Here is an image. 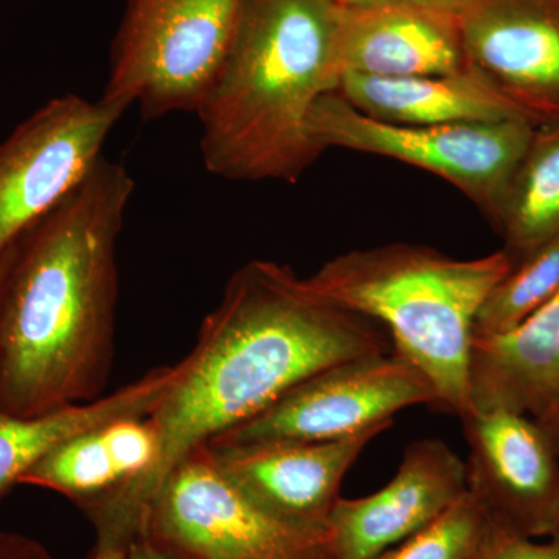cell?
Returning <instances> with one entry per match:
<instances>
[{
    "instance_id": "28",
    "label": "cell",
    "mask_w": 559,
    "mask_h": 559,
    "mask_svg": "<svg viewBox=\"0 0 559 559\" xmlns=\"http://www.w3.org/2000/svg\"><path fill=\"white\" fill-rule=\"evenodd\" d=\"M14 246H11L2 257H0V296H2L3 283L9 274L11 260H13Z\"/></svg>"
},
{
    "instance_id": "23",
    "label": "cell",
    "mask_w": 559,
    "mask_h": 559,
    "mask_svg": "<svg viewBox=\"0 0 559 559\" xmlns=\"http://www.w3.org/2000/svg\"><path fill=\"white\" fill-rule=\"evenodd\" d=\"M0 559H58L38 540L0 530Z\"/></svg>"
},
{
    "instance_id": "22",
    "label": "cell",
    "mask_w": 559,
    "mask_h": 559,
    "mask_svg": "<svg viewBox=\"0 0 559 559\" xmlns=\"http://www.w3.org/2000/svg\"><path fill=\"white\" fill-rule=\"evenodd\" d=\"M473 559H559V527L540 543L489 518L487 532Z\"/></svg>"
},
{
    "instance_id": "3",
    "label": "cell",
    "mask_w": 559,
    "mask_h": 559,
    "mask_svg": "<svg viewBox=\"0 0 559 559\" xmlns=\"http://www.w3.org/2000/svg\"><path fill=\"white\" fill-rule=\"evenodd\" d=\"M340 10L336 0H245L197 112L209 173L294 183L322 156L311 114L340 90Z\"/></svg>"
},
{
    "instance_id": "5",
    "label": "cell",
    "mask_w": 559,
    "mask_h": 559,
    "mask_svg": "<svg viewBox=\"0 0 559 559\" xmlns=\"http://www.w3.org/2000/svg\"><path fill=\"white\" fill-rule=\"evenodd\" d=\"M245 0H124L100 98L143 119L198 112L226 60Z\"/></svg>"
},
{
    "instance_id": "26",
    "label": "cell",
    "mask_w": 559,
    "mask_h": 559,
    "mask_svg": "<svg viewBox=\"0 0 559 559\" xmlns=\"http://www.w3.org/2000/svg\"><path fill=\"white\" fill-rule=\"evenodd\" d=\"M535 419L539 423L546 436L549 437L555 451H557L559 455V396L558 400L551 404L549 409Z\"/></svg>"
},
{
    "instance_id": "8",
    "label": "cell",
    "mask_w": 559,
    "mask_h": 559,
    "mask_svg": "<svg viewBox=\"0 0 559 559\" xmlns=\"http://www.w3.org/2000/svg\"><path fill=\"white\" fill-rule=\"evenodd\" d=\"M437 407V393L418 367L395 349L334 364L300 381L255 417L209 447L320 443L358 436L412 406Z\"/></svg>"
},
{
    "instance_id": "2",
    "label": "cell",
    "mask_w": 559,
    "mask_h": 559,
    "mask_svg": "<svg viewBox=\"0 0 559 559\" xmlns=\"http://www.w3.org/2000/svg\"><path fill=\"white\" fill-rule=\"evenodd\" d=\"M135 183L102 157L14 245L0 296V409L20 417L102 399L112 373L117 245Z\"/></svg>"
},
{
    "instance_id": "1",
    "label": "cell",
    "mask_w": 559,
    "mask_h": 559,
    "mask_svg": "<svg viewBox=\"0 0 559 559\" xmlns=\"http://www.w3.org/2000/svg\"><path fill=\"white\" fill-rule=\"evenodd\" d=\"M393 352L377 320L316 296L286 264L252 260L234 272L218 307L148 419L159 441L148 473L83 507L98 538L130 544L170 471L323 369Z\"/></svg>"
},
{
    "instance_id": "6",
    "label": "cell",
    "mask_w": 559,
    "mask_h": 559,
    "mask_svg": "<svg viewBox=\"0 0 559 559\" xmlns=\"http://www.w3.org/2000/svg\"><path fill=\"white\" fill-rule=\"evenodd\" d=\"M139 536L178 559H336L330 532L293 527L261 510L224 476L207 444L165 477Z\"/></svg>"
},
{
    "instance_id": "11",
    "label": "cell",
    "mask_w": 559,
    "mask_h": 559,
    "mask_svg": "<svg viewBox=\"0 0 559 559\" xmlns=\"http://www.w3.org/2000/svg\"><path fill=\"white\" fill-rule=\"evenodd\" d=\"M466 60L535 128L559 127V0H469Z\"/></svg>"
},
{
    "instance_id": "12",
    "label": "cell",
    "mask_w": 559,
    "mask_h": 559,
    "mask_svg": "<svg viewBox=\"0 0 559 559\" xmlns=\"http://www.w3.org/2000/svg\"><path fill=\"white\" fill-rule=\"evenodd\" d=\"M390 426L320 443L207 447L224 476L261 510L293 527L329 532L342 480Z\"/></svg>"
},
{
    "instance_id": "29",
    "label": "cell",
    "mask_w": 559,
    "mask_h": 559,
    "mask_svg": "<svg viewBox=\"0 0 559 559\" xmlns=\"http://www.w3.org/2000/svg\"><path fill=\"white\" fill-rule=\"evenodd\" d=\"M471 559H473V558H471Z\"/></svg>"
},
{
    "instance_id": "4",
    "label": "cell",
    "mask_w": 559,
    "mask_h": 559,
    "mask_svg": "<svg viewBox=\"0 0 559 559\" xmlns=\"http://www.w3.org/2000/svg\"><path fill=\"white\" fill-rule=\"evenodd\" d=\"M511 266L506 249L459 260L426 246L393 242L342 253L304 280L316 296L385 326L393 349L436 390V411L462 418L473 412L474 319Z\"/></svg>"
},
{
    "instance_id": "14",
    "label": "cell",
    "mask_w": 559,
    "mask_h": 559,
    "mask_svg": "<svg viewBox=\"0 0 559 559\" xmlns=\"http://www.w3.org/2000/svg\"><path fill=\"white\" fill-rule=\"evenodd\" d=\"M340 64L342 76L407 79L460 72L468 68L460 16L418 3L341 5Z\"/></svg>"
},
{
    "instance_id": "17",
    "label": "cell",
    "mask_w": 559,
    "mask_h": 559,
    "mask_svg": "<svg viewBox=\"0 0 559 559\" xmlns=\"http://www.w3.org/2000/svg\"><path fill=\"white\" fill-rule=\"evenodd\" d=\"M178 377L176 366L157 367L108 396L20 417L0 409V498L24 474L72 437L120 418L148 417Z\"/></svg>"
},
{
    "instance_id": "10",
    "label": "cell",
    "mask_w": 559,
    "mask_h": 559,
    "mask_svg": "<svg viewBox=\"0 0 559 559\" xmlns=\"http://www.w3.org/2000/svg\"><path fill=\"white\" fill-rule=\"evenodd\" d=\"M462 421L468 443L466 487L491 520L546 539L559 527V455L539 423L510 411H474Z\"/></svg>"
},
{
    "instance_id": "9",
    "label": "cell",
    "mask_w": 559,
    "mask_h": 559,
    "mask_svg": "<svg viewBox=\"0 0 559 559\" xmlns=\"http://www.w3.org/2000/svg\"><path fill=\"white\" fill-rule=\"evenodd\" d=\"M124 110L53 98L0 143V257L87 178Z\"/></svg>"
},
{
    "instance_id": "15",
    "label": "cell",
    "mask_w": 559,
    "mask_h": 559,
    "mask_svg": "<svg viewBox=\"0 0 559 559\" xmlns=\"http://www.w3.org/2000/svg\"><path fill=\"white\" fill-rule=\"evenodd\" d=\"M468 381L473 412L549 409L559 396V290L510 333L473 336Z\"/></svg>"
},
{
    "instance_id": "19",
    "label": "cell",
    "mask_w": 559,
    "mask_h": 559,
    "mask_svg": "<svg viewBox=\"0 0 559 559\" xmlns=\"http://www.w3.org/2000/svg\"><path fill=\"white\" fill-rule=\"evenodd\" d=\"M559 290V235L530 250L495 286L474 319L473 336L510 333L532 318Z\"/></svg>"
},
{
    "instance_id": "13",
    "label": "cell",
    "mask_w": 559,
    "mask_h": 559,
    "mask_svg": "<svg viewBox=\"0 0 559 559\" xmlns=\"http://www.w3.org/2000/svg\"><path fill=\"white\" fill-rule=\"evenodd\" d=\"M465 462L439 439L414 441L380 491L337 500L330 518L336 559H371L441 516L465 495Z\"/></svg>"
},
{
    "instance_id": "27",
    "label": "cell",
    "mask_w": 559,
    "mask_h": 559,
    "mask_svg": "<svg viewBox=\"0 0 559 559\" xmlns=\"http://www.w3.org/2000/svg\"><path fill=\"white\" fill-rule=\"evenodd\" d=\"M127 550L120 549V547L95 544V549L92 551L90 559H124L127 558Z\"/></svg>"
},
{
    "instance_id": "21",
    "label": "cell",
    "mask_w": 559,
    "mask_h": 559,
    "mask_svg": "<svg viewBox=\"0 0 559 559\" xmlns=\"http://www.w3.org/2000/svg\"><path fill=\"white\" fill-rule=\"evenodd\" d=\"M488 513L466 489L436 521L371 559H471L488 527Z\"/></svg>"
},
{
    "instance_id": "16",
    "label": "cell",
    "mask_w": 559,
    "mask_h": 559,
    "mask_svg": "<svg viewBox=\"0 0 559 559\" xmlns=\"http://www.w3.org/2000/svg\"><path fill=\"white\" fill-rule=\"evenodd\" d=\"M337 92L360 112L388 123L433 127L524 119L513 103L469 66L451 75L407 79L348 73L342 76Z\"/></svg>"
},
{
    "instance_id": "25",
    "label": "cell",
    "mask_w": 559,
    "mask_h": 559,
    "mask_svg": "<svg viewBox=\"0 0 559 559\" xmlns=\"http://www.w3.org/2000/svg\"><path fill=\"white\" fill-rule=\"evenodd\" d=\"M124 559H178L168 554L167 550L154 544L153 540L138 536L128 546L127 558Z\"/></svg>"
},
{
    "instance_id": "24",
    "label": "cell",
    "mask_w": 559,
    "mask_h": 559,
    "mask_svg": "<svg viewBox=\"0 0 559 559\" xmlns=\"http://www.w3.org/2000/svg\"><path fill=\"white\" fill-rule=\"evenodd\" d=\"M341 5H373V3H418V5L436 7V9H443L454 11L460 14V11L465 9L469 0H336Z\"/></svg>"
},
{
    "instance_id": "18",
    "label": "cell",
    "mask_w": 559,
    "mask_h": 559,
    "mask_svg": "<svg viewBox=\"0 0 559 559\" xmlns=\"http://www.w3.org/2000/svg\"><path fill=\"white\" fill-rule=\"evenodd\" d=\"M518 260L559 235V127L536 128L489 221Z\"/></svg>"
},
{
    "instance_id": "20",
    "label": "cell",
    "mask_w": 559,
    "mask_h": 559,
    "mask_svg": "<svg viewBox=\"0 0 559 559\" xmlns=\"http://www.w3.org/2000/svg\"><path fill=\"white\" fill-rule=\"evenodd\" d=\"M123 481L100 426L55 448L24 474L20 485L50 489L81 509L109 495Z\"/></svg>"
},
{
    "instance_id": "7",
    "label": "cell",
    "mask_w": 559,
    "mask_h": 559,
    "mask_svg": "<svg viewBox=\"0 0 559 559\" xmlns=\"http://www.w3.org/2000/svg\"><path fill=\"white\" fill-rule=\"evenodd\" d=\"M535 130L524 119L433 127L388 123L360 112L340 92L323 95L311 114V134L323 151H356L423 168L462 191L488 221L498 212Z\"/></svg>"
}]
</instances>
